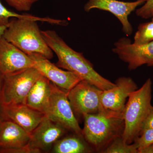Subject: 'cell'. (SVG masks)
Masks as SVG:
<instances>
[{"label": "cell", "instance_id": "obj_15", "mask_svg": "<svg viewBox=\"0 0 153 153\" xmlns=\"http://www.w3.org/2000/svg\"><path fill=\"white\" fill-rule=\"evenodd\" d=\"M30 134L10 120L0 121V149L25 146Z\"/></svg>", "mask_w": 153, "mask_h": 153}, {"label": "cell", "instance_id": "obj_12", "mask_svg": "<svg viewBox=\"0 0 153 153\" xmlns=\"http://www.w3.org/2000/svg\"><path fill=\"white\" fill-rule=\"evenodd\" d=\"M115 83L114 87L102 91V104L105 109L123 113L127 99L131 93L138 89V88L133 79L130 77H119Z\"/></svg>", "mask_w": 153, "mask_h": 153}, {"label": "cell", "instance_id": "obj_19", "mask_svg": "<svg viewBox=\"0 0 153 153\" xmlns=\"http://www.w3.org/2000/svg\"><path fill=\"white\" fill-rule=\"evenodd\" d=\"M16 18V19H27V20H33L36 22H47L46 18H41L32 16L30 14H23L21 15L9 10L6 8L0 0V26H6L8 25L10 23V18Z\"/></svg>", "mask_w": 153, "mask_h": 153}, {"label": "cell", "instance_id": "obj_25", "mask_svg": "<svg viewBox=\"0 0 153 153\" xmlns=\"http://www.w3.org/2000/svg\"><path fill=\"white\" fill-rule=\"evenodd\" d=\"M0 153H38L34 150L30 149L27 146L13 149H0Z\"/></svg>", "mask_w": 153, "mask_h": 153}, {"label": "cell", "instance_id": "obj_1", "mask_svg": "<svg viewBox=\"0 0 153 153\" xmlns=\"http://www.w3.org/2000/svg\"><path fill=\"white\" fill-rule=\"evenodd\" d=\"M46 43L57 55L56 65L73 72L82 80H85L102 91L112 88L115 83L104 78L95 71L93 64L81 52H76L69 47L54 30L41 31Z\"/></svg>", "mask_w": 153, "mask_h": 153}, {"label": "cell", "instance_id": "obj_27", "mask_svg": "<svg viewBox=\"0 0 153 153\" xmlns=\"http://www.w3.org/2000/svg\"><path fill=\"white\" fill-rule=\"evenodd\" d=\"M141 153H153V144L142 151Z\"/></svg>", "mask_w": 153, "mask_h": 153}, {"label": "cell", "instance_id": "obj_4", "mask_svg": "<svg viewBox=\"0 0 153 153\" xmlns=\"http://www.w3.org/2000/svg\"><path fill=\"white\" fill-rule=\"evenodd\" d=\"M128 98L123 114L124 126L122 137L126 143L131 144L139 136L152 106L150 78L147 79L140 88L131 93Z\"/></svg>", "mask_w": 153, "mask_h": 153}, {"label": "cell", "instance_id": "obj_16", "mask_svg": "<svg viewBox=\"0 0 153 153\" xmlns=\"http://www.w3.org/2000/svg\"><path fill=\"white\" fill-rule=\"evenodd\" d=\"M51 82L41 75L30 89L26 104L46 114L49 108L51 96Z\"/></svg>", "mask_w": 153, "mask_h": 153}, {"label": "cell", "instance_id": "obj_13", "mask_svg": "<svg viewBox=\"0 0 153 153\" xmlns=\"http://www.w3.org/2000/svg\"><path fill=\"white\" fill-rule=\"evenodd\" d=\"M34 67V60L6 40L0 38V72L6 75Z\"/></svg>", "mask_w": 153, "mask_h": 153}, {"label": "cell", "instance_id": "obj_21", "mask_svg": "<svg viewBox=\"0 0 153 153\" xmlns=\"http://www.w3.org/2000/svg\"><path fill=\"white\" fill-rule=\"evenodd\" d=\"M134 143L137 145L138 153H141L142 151L153 145V128L143 130Z\"/></svg>", "mask_w": 153, "mask_h": 153}, {"label": "cell", "instance_id": "obj_29", "mask_svg": "<svg viewBox=\"0 0 153 153\" xmlns=\"http://www.w3.org/2000/svg\"><path fill=\"white\" fill-rule=\"evenodd\" d=\"M152 21L153 22V15L152 16Z\"/></svg>", "mask_w": 153, "mask_h": 153}, {"label": "cell", "instance_id": "obj_20", "mask_svg": "<svg viewBox=\"0 0 153 153\" xmlns=\"http://www.w3.org/2000/svg\"><path fill=\"white\" fill-rule=\"evenodd\" d=\"M153 41V22L140 24L135 34L133 44L142 45Z\"/></svg>", "mask_w": 153, "mask_h": 153}, {"label": "cell", "instance_id": "obj_2", "mask_svg": "<svg viewBox=\"0 0 153 153\" xmlns=\"http://www.w3.org/2000/svg\"><path fill=\"white\" fill-rule=\"evenodd\" d=\"M123 114L107 110L83 115L82 135L93 150L102 152L113 140L122 136L124 126Z\"/></svg>", "mask_w": 153, "mask_h": 153}, {"label": "cell", "instance_id": "obj_17", "mask_svg": "<svg viewBox=\"0 0 153 153\" xmlns=\"http://www.w3.org/2000/svg\"><path fill=\"white\" fill-rule=\"evenodd\" d=\"M93 150L83 137L72 133L58 140L51 152L53 153H86L92 152Z\"/></svg>", "mask_w": 153, "mask_h": 153}, {"label": "cell", "instance_id": "obj_24", "mask_svg": "<svg viewBox=\"0 0 153 153\" xmlns=\"http://www.w3.org/2000/svg\"><path fill=\"white\" fill-rule=\"evenodd\" d=\"M4 75L0 72V121L7 119L4 111V105L3 101L2 94Z\"/></svg>", "mask_w": 153, "mask_h": 153}, {"label": "cell", "instance_id": "obj_3", "mask_svg": "<svg viewBox=\"0 0 153 153\" xmlns=\"http://www.w3.org/2000/svg\"><path fill=\"white\" fill-rule=\"evenodd\" d=\"M36 22L12 19L3 37L27 55L38 53L50 60L53 57V51L43 38Z\"/></svg>", "mask_w": 153, "mask_h": 153}, {"label": "cell", "instance_id": "obj_23", "mask_svg": "<svg viewBox=\"0 0 153 153\" xmlns=\"http://www.w3.org/2000/svg\"><path fill=\"white\" fill-rule=\"evenodd\" d=\"M136 14L143 19L152 18L153 15V0H146L142 7L136 10Z\"/></svg>", "mask_w": 153, "mask_h": 153}, {"label": "cell", "instance_id": "obj_8", "mask_svg": "<svg viewBox=\"0 0 153 153\" xmlns=\"http://www.w3.org/2000/svg\"><path fill=\"white\" fill-rule=\"evenodd\" d=\"M129 38H120L114 44V53L127 63L129 70H134L143 65L153 66V41L142 45L132 44Z\"/></svg>", "mask_w": 153, "mask_h": 153}, {"label": "cell", "instance_id": "obj_22", "mask_svg": "<svg viewBox=\"0 0 153 153\" xmlns=\"http://www.w3.org/2000/svg\"><path fill=\"white\" fill-rule=\"evenodd\" d=\"M8 4L20 12L30 11L34 3L39 0H5Z\"/></svg>", "mask_w": 153, "mask_h": 153}, {"label": "cell", "instance_id": "obj_10", "mask_svg": "<svg viewBox=\"0 0 153 153\" xmlns=\"http://www.w3.org/2000/svg\"><path fill=\"white\" fill-rule=\"evenodd\" d=\"M34 61V67L59 88L68 91L82 80L71 71L62 70L43 55L33 53L28 55Z\"/></svg>", "mask_w": 153, "mask_h": 153}, {"label": "cell", "instance_id": "obj_26", "mask_svg": "<svg viewBox=\"0 0 153 153\" xmlns=\"http://www.w3.org/2000/svg\"><path fill=\"white\" fill-rule=\"evenodd\" d=\"M147 128H153V106L152 105L151 106L149 114L143 123L141 131Z\"/></svg>", "mask_w": 153, "mask_h": 153}, {"label": "cell", "instance_id": "obj_6", "mask_svg": "<svg viewBox=\"0 0 153 153\" xmlns=\"http://www.w3.org/2000/svg\"><path fill=\"white\" fill-rule=\"evenodd\" d=\"M49 108L45 116L62 126L68 131L83 137L82 129L74 114L67 96V91L51 82Z\"/></svg>", "mask_w": 153, "mask_h": 153}, {"label": "cell", "instance_id": "obj_5", "mask_svg": "<svg viewBox=\"0 0 153 153\" xmlns=\"http://www.w3.org/2000/svg\"><path fill=\"white\" fill-rule=\"evenodd\" d=\"M41 75L35 67L4 75L2 94L4 105L26 104L30 89Z\"/></svg>", "mask_w": 153, "mask_h": 153}, {"label": "cell", "instance_id": "obj_9", "mask_svg": "<svg viewBox=\"0 0 153 153\" xmlns=\"http://www.w3.org/2000/svg\"><path fill=\"white\" fill-rule=\"evenodd\" d=\"M67 131L59 124L46 116L37 128L30 134L27 146L38 153L51 152L58 140L66 135Z\"/></svg>", "mask_w": 153, "mask_h": 153}, {"label": "cell", "instance_id": "obj_28", "mask_svg": "<svg viewBox=\"0 0 153 153\" xmlns=\"http://www.w3.org/2000/svg\"><path fill=\"white\" fill-rule=\"evenodd\" d=\"M8 25H6V26H0V38L3 37L5 31L7 28V27H8Z\"/></svg>", "mask_w": 153, "mask_h": 153}, {"label": "cell", "instance_id": "obj_11", "mask_svg": "<svg viewBox=\"0 0 153 153\" xmlns=\"http://www.w3.org/2000/svg\"><path fill=\"white\" fill-rule=\"evenodd\" d=\"M146 0H137L134 2H124L117 0H88L84 6V10L90 12L93 9L108 11L115 16L123 26V30L127 36H130L133 31L128 16L139 6L144 4Z\"/></svg>", "mask_w": 153, "mask_h": 153}, {"label": "cell", "instance_id": "obj_14", "mask_svg": "<svg viewBox=\"0 0 153 153\" xmlns=\"http://www.w3.org/2000/svg\"><path fill=\"white\" fill-rule=\"evenodd\" d=\"M7 119L16 123L31 134L41 123L45 114L31 108L26 104L4 105Z\"/></svg>", "mask_w": 153, "mask_h": 153}, {"label": "cell", "instance_id": "obj_7", "mask_svg": "<svg viewBox=\"0 0 153 153\" xmlns=\"http://www.w3.org/2000/svg\"><path fill=\"white\" fill-rule=\"evenodd\" d=\"M102 91L85 80H81L67 91V96L75 116L105 112L108 110L102 106Z\"/></svg>", "mask_w": 153, "mask_h": 153}, {"label": "cell", "instance_id": "obj_18", "mask_svg": "<svg viewBox=\"0 0 153 153\" xmlns=\"http://www.w3.org/2000/svg\"><path fill=\"white\" fill-rule=\"evenodd\" d=\"M105 153H138L137 147L135 143L129 144L123 139L122 136L114 139L103 151Z\"/></svg>", "mask_w": 153, "mask_h": 153}]
</instances>
